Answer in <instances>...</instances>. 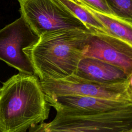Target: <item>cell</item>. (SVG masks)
Here are the masks:
<instances>
[{"label":"cell","mask_w":132,"mask_h":132,"mask_svg":"<svg viewBox=\"0 0 132 132\" xmlns=\"http://www.w3.org/2000/svg\"><path fill=\"white\" fill-rule=\"evenodd\" d=\"M90 32L60 29L42 34L23 48L34 74L40 81L58 79L74 73L84 57Z\"/></svg>","instance_id":"1"},{"label":"cell","mask_w":132,"mask_h":132,"mask_svg":"<svg viewBox=\"0 0 132 132\" xmlns=\"http://www.w3.org/2000/svg\"><path fill=\"white\" fill-rule=\"evenodd\" d=\"M51 107L39 78L19 72L0 88V131L26 132L47 120Z\"/></svg>","instance_id":"2"},{"label":"cell","mask_w":132,"mask_h":132,"mask_svg":"<svg viewBox=\"0 0 132 132\" xmlns=\"http://www.w3.org/2000/svg\"><path fill=\"white\" fill-rule=\"evenodd\" d=\"M18 1L21 16L38 37L60 29H78L91 32L81 21L57 0Z\"/></svg>","instance_id":"3"},{"label":"cell","mask_w":132,"mask_h":132,"mask_svg":"<svg viewBox=\"0 0 132 132\" xmlns=\"http://www.w3.org/2000/svg\"><path fill=\"white\" fill-rule=\"evenodd\" d=\"M41 85L46 95L86 96L132 101V81L104 84L85 79L73 73L63 78L42 81Z\"/></svg>","instance_id":"4"},{"label":"cell","mask_w":132,"mask_h":132,"mask_svg":"<svg viewBox=\"0 0 132 132\" xmlns=\"http://www.w3.org/2000/svg\"><path fill=\"white\" fill-rule=\"evenodd\" d=\"M38 39L39 37L20 16L0 30V60L19 72L34 74L23 50Z\"/></svg>","instance_id":"5"},{"label":"cell","mask_w":132,"mask_h":132,"mask_svg":"<svg viewBox=\"0 0 132 132\" xmlns=\"http://www.w3.org/2000/svg\"><path fill=\"white\" fill-rule=\"evenodd\" d=\"M44 125L50 129H79L90 132H117L132 128V109L97 114L68 115L56 113Z\"/></svg>","instance_id":"6"},{"label":"cell","mask_w":132,"mask_h":132,"mask_svg":"<svg viewBox=\"0 0 132 132\" xmlns=\"http://www.w3.org/2000/svg\"><path fill=\"white\" fill-rule=\"evenodd\" d=\"M84 57L97 59L132 75V45L113 36L90 32Z\"/></svg>","instance_id":"7"},{"label":"cell","mask_w":132,"mask_h":132,"mask_svg":"<svg viewBox=\"0 0 132 132\" xmlns=\"http://www.w3.org/2000/svg\"><path fill=\"white\" fill-rule=\"evenodd\" d=\"M45 96L56 113L63 114H97L132 109V101L78 95Z\"/></svg>","instance_id":"8"},{"label":"cell","mask_w":132,"mask_h":132,"mask_svg":"<svg viewBox=\"0 0 132 132\" xmlns=\"http://www.w3.org/2000/svg\"><path fill=\"white\" fill-rule=\"evenodd\" d=\"M74 74L85 79L104 84H116L132 81V75L127 74L119 67L90 57L81 58Z\"/></svg>","instance_id":"9"},{"label":"cell","mask_w":132,"mask_h":132,"mask_svg":"<svg viewBox=\"0 0 132 132\" xmlns=\"http://www.w3.org/2000/svg\"><path fill=\"white\" fill-rule=\"evenodd\" d=\"M74 14L91 32L103 33L109 35L105 27L92 12L83 4L77 0H57Z\"/></svg>","instance_id":"10"},{"label":"cell","mask_w":132,"mask_h":132,"mask_svg":"<svg viewBox=\"0 0 132 132\" xmlns=\"http://www.w3.org/2000/svg\"><path fill=\"white\" fill-rule=\"evenodd\" d=\"M86 7L105 27L110 35L132 45V23L95 11Z\"/></svg>","instance_id":"11"},{"label":"cell","mask_w":132,"mask_h":132,"mask_svg":"<svg viewBox=\"0 0 132 132\" xmlns=\"http://www.w3.org/2000/svg\"><path fill=\"white\" fill-rule=\"evenodd\" d=\"M113 15L132 23V0H104Z\"/></svg>","instance_id":"12"},{"label":"cell","mask_w":132,"mask_h":132,"mask_svg":"<svg viewBox=\"0 0 132 132\" xmlns=\"http://www.w3.org/2000/svg\"><path fill=\"white\" fill-rule=\"evenodd\" d=\"M93 10L106 14L113 16V14L104 0H77Z\"/></svg>","instance_id":"13"},{"label":"cell","mask_w":132,"mask_h":132,"mask_svg":"<svg viewBox=\"0 0 132 132\" xmlns=\"http://www.w3.org/2000/svg\"><path fill=\"white\" fill-rule=\"evenodd\" d=\"M27 132H90L84 129H50L47 128L44 122L36 125L28 129Z\"/></svg>","instance_id":"14"},{"label":"cell","mask_w":132,"mask_h":132,"mask_svg":"<svg viewBox=\"0 0 132 132\" xmlns=\"http://www.w3.org/2000/svg\"><path fill=\"white\" fill-rule=\"evenodd\" d=\"M117 132H132V128L127 129H123L121 130L118 131Z\"/></svg>","instance_id":"15"}]
</instances>
